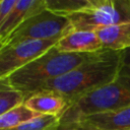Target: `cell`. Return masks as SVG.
Here are the masks:
<instances>
[{
	"instance_id": "cell-1",
	"label": "cell",
	"mask_w": 130,
	"mask_h": 130,
	"mask_svg": "<svg viewBox=\"0 0 130 130\" xmlns=\"http://www.w3.org/2000/svg\"><path fill=\"white\" fill-rule=\"evenodd\" d=\"M122 51L104 49L68 73L50 80L40 90H53L62 94L69 105L81 96L110 83L122 67Z\"/></svg>"
},
{
	"instance_id": "cell-2",
	"label": "cell",
	"mask_w": 130,
	"mask_h": 130,
	"mask_svg": "<svg viewBox=\"0 0 130 130\" xmlns=\"http://www.w3.org/2000/svg\"><path fill=\"white\" fill-rule=\"evenodd\" d=\"M100 53L101 51L95 53H67L59 51L54 46L2 80L20 90L26 100L50 80L68 73L80 64L96 57Z\"/></svg>"
},
{
	"instance_id": "cell-12",
	"label": "cell",
	"mask_w": 130,
	"mask_h": 130,
	"mask_svg": "<svg viewBox=\"0 0 130 130\" xmlns=\"http://www.w3.org/2000/svg\"><path fill=\"white\" fill-rule=\"evenodd\" d=\"M40 115L32 112L25 104H22L9 112L0 115V130H7L17 127Z\"/></svg>"
},
{
	"instance_id": "cell-9",
	"label": "cell",
	"mask_w": 130,
	"mask_h": 130,
	"mask_svg": "<svg viewBox=\"0 0 130 130\" xmlns=\"http://www.w3.org/2000/svg\"><path fill=\"white\" fill-rule=\"evenodd\" d=\"M24 104L38 115L60 117L69 107V102L53 90H40L28 96Z\"/></svg>"
},
{
	"instance_id": "cell-8",
	"label": "cell",
	"mask_w": 130,
	"mask_h": 130,
	"mask_svg": "<svg viewBox=\"0 0 130 130\" xmlns=\"http://www.w3.org/2000/svg\"><path fill=\"white\" fill-rule=\"evenodd\" d=\"M46 8V0H17L10 15L0 24V43L4 42L21 23Z\"/></svg>"
},
{
	"instance_id": "cell-3",
	"label": "cell",
	"mask_w": 130,
	"mask_h": 130,
	"mask_svg": "<svg viewBox=\"0 0 130 130\" xmlns=\"http://www.w3.org/2000/svg\"><path fill=\"white\" fill-rule=\"evenodd\" d=\"M129 106L130 66L122 65L113 81L70 104L60 116L59 125H70L86 116L114 112Z\"/></svg>"
},
{
	"instance_id": "cell-16",
	"label": "cell",
	"mask_w": 130,
	"mask_h": 130,
	"mask_svg": "<svg viewBox=\"0 0 130 130\" xmlns=\"http://www.w3.org/2000/svg\"><path fill=\"white\" fill-rule=\"evenodd\" d=\"M17 0H1L0 1V24L10 15Z\"/></svg>"
},
{
	"instance_id": "cell-6",
	"label": "cell",
	"mask_w": 130,
	"mask_h": 130,
	"mask_svg": "<svg viewBox=\"0 0 130 130\" xmlns=\"http://www.w3.org/2000/svg\"><path fill=\"white\" fill-rule=\"evenodd\" d=\"M57 40H27L0 47V79L24 67L57 44Z\"/></svg>"
},
{
	"instance_id": "cell-14",
	"label": "cell",
	"mask_w": 130,
	"mask_h": 130,
	"mask_svg": "<svg viewBox=\"0 0 130 130\" xmlns=\"http://www.w3.org/2000/svg\"><path fill=\"white\" fill-rule=\"evenodd\" d=\"M87 3L88 0H46V8L67 17L84 8Z\"/></svg>"
},
{
	"instance_id": "cell-13",
	"label": "cell",
	"mask_w": 130,
	"mask_h": 130,
	"mask_svg": "<svg viewBox=\"0 0 130 130\" xmlns=\"http://www.w3.org/2000/svg\"><path fill=\"white\" fill-rule=\"evenodd\" d=\"M24 94L14 87L10 86L5 80L0 79V115L24 104Z\"/></svg>"
},
{
	"instance_id": "cell-17",
	"label": "cell",
	"mask_w": 130,
	"mask_h": 130,
	"mask_svg": "<svg viewBox=\"0 0 130 130\" xmlns=\"http://www.w3.org/2000/svg\"><path fill=\"white\" fill-rule=\"evenodd\" d=\"M55 130H96L91 127L83 126L80 124H70V125H64V126H58Z\"/></svg>"
},
{
	"instance_id": "cell-5",
	"label": "cell",
	"mask_w": 130,
	"mask_h": 130,
	"mask_svg": "<svg viewBox=\"0 0 130 130\" xmlns=\"http://www.w3.org/2000/svg\"><path fill=\"white\" fill-rule=\"evenodd\" d=\"M71 30L73 27L68 17L45 8L21 23L4 42L0 43V47L27 40L59 41Z\"/></svg>"
},
{
	"instance_id": "cell-10",
	"label": "cell",
	"mask_w": 130,
	"mask_h": 130,
	"mask_svg": "<svg viewBox=\"0 0 130 130\" xmlns=\"http://www.w3.org/2000/svg\"><path fill=\"white\" fill-rule=\"evenodd\" d=\"M73 124H80L96 130H130V106L114 112L86 116Z\"/></svg>"
},
{
	"instance_id": "cell-15",
	"label": "cell",
	"mask_w": 130,
	"mask_h": 130,
	"mask_svg": "<svg viewBox=\"0 0 130 130\" xmlns=\"http://www.w3.org/2000/svg\"><path fill=\"white\" fill-rule=\"evenodd\" d=\"M60 124V117L40 115L17 127L7 130H55Z\"/></svg>"
},
{
	"instance_id": "cell-11",
	"label": "cell",
	"mask_w": 130,
	"mask_h": 130,
	"mask_svg": "<svg viewBox=\"0 0 130 130\" xmlns=\"http://www.w3.org/2000/svg\"><path fill=\"white\" fill-rule=\"evenodd\" d=\"M94 31L106 50L124 51L130 48V22L103 27Z\"/></svg>"
},
{
	"instance_id": "cell-7",
	"label": "cell",
	"mask_w": 130,
	"mask_h": 130,
	"mask_svg": "<svg viewBox=\"0 0 130 130\" xmlns=\"http://www.w3.org/2000/svg\"><path fill=\"white\" fill-rule=\"evenodd\" d=\"M55 47L59 51L67 53H95L104 50L94 30L73 29L62 37Z\"/></svg>"
},
{
	"instance_id": "cell-4",
	"label": "cell",
	"mask_w": 130,
	"mask_h": 130,
	"mask_svg": "<svg viewBox=\"0 0 130 130\" xmlns=\"http://www.w3.org/2000/svg\"><path fill=\"white\" fill-rule=\"evenodd\" d=\"M67 17L76 30H96L130 22V0H88L84 8Z\"/></svg>"
}]
</instances>
